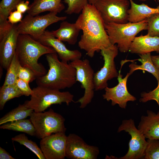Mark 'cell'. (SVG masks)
<instances>
[{"label":"cell","instance_id":"obj_3","mask_svg":"<svg viewBox=\"0 0 159 159\" xmlns=\"http://www.w3.org/2000/svg\"><path fill=\"white\" fill-rule=\"evenodd\" d=\"M15 53L21 66L31 69L37 78L47 73L44 67L38 62L40 57L56 52L52 48L43 45L29 35L19 34Z\"/></svg>","mask_w":159,"mask_h":159},{"label":"cell","instance_id":"obj_29","mask_svg":"<svg viewBox=\"0 0 159 159\" xmlns=\"http://www.w3.org/2000/svg\"><path fill=\"white\" fill-rule=\"evenodd\" d=\"M89 0H64V2L67 5L65 11L68 14H79L89 3Z\"/></svg>","mask_w":159,"mask_h":159},{"label":"cell","instance_id":"obj_28","mask_svg":"<svg viewBox=\"0 0 159 159\" xmlns=\"http://www.w3.org/2000/svg\"><path fill=\"white\" fill-rule=\"evenodd\" d=\"M24 0H1L0 3V19L7 20L10 13Z\"/></svg>","mask_w":159,"mask_h":159},{"label":"cell","instance_id":"obj_1","mask_svg":"<svg viewBox=\"0 0 159 159\" xmlns=\"http://www.w3.org/2000/svg\"><path fill=\"white\" fill-rule=\"evenodd\" d=\"M75 23L82 31L78 42L80 48L93 57L96 52L112 44L105 28V24L94 5L88 3L83 8Z\"/></svg>","mask_w":159,"mask_h":159},{"label":"cell","instance_id":"obj_6","mask_svg":"<svg viewBox=\"0 0 159 159\" xmlns=\"http://www.w3.org/2000/svg\"><path fill=\"white\" fill-rule=\"evenodd\" d=\"M29 119L34 127L36 136L39 139L53 133L65 132L66 130L64 124V118L51 108L47 111H34L30 116Z\"/></svg>","mask_w":159,"mask_h":159},{"label":"cell","instance_id":"obj_20","mask_svg":"<svg viewBox=\"0 0 159 159\" xmlns=\"http://www.w3.org/2000/svg\"><path fill=\"white\" fill-rule=\"evenodd\" d=\"M130 7L128 10V21L138 23L147 19L153 14H159V6L156 8H151L143 3L138 4L133 0H129Z\"/></svg>","mask_w":159,"mask_h":159},{"label":"cell","instance_id":"obj_39","mask_svg":"<svg viewBox=\"0 0 159 159\" xmlns=\"http://www.w3.org/2000/svg\"><path fill=\"white\" fill-rule=\"evenodd\" d=\"M98 0H89V3L94 5Z\"/></svg>","mask_w":159,"mask_h":159},{"label":"cell","instance_id":"obj_13","mask_svg":"<svg viewBox=\"0 0 159 159\" xmlns=\"http://www.w3.org/2000/svg\"><path fill=\"white\" fill-rule=\"evenodd\" d=\"M67 136L65 132L53 133L41 139L40 148L45 159H64Z\"/></svg>","mask_w":159,"mask_h":159},{"label":"cell","instance_id":"obj_8","mask_svg":"<svg viewBox=\"0 0 159 159\" xmlns=\"http://www.w3.org/2000/svg\"><path fill=\"white\" fill-rule=\"evenodd\" d=\"M94 5L105 23L128 22L129 0H98Z\"/></svg>","mask_w":159,"mask_h":159},{"label":"cell","instance_id":"obj_26","mask_svg":"<svg viewBox=\"0 0 159 159\" xmlns=\"http://www.w3.org/2000/svg\"><path fill=\"white\" fill-rule=\"evenodd\" d=\"M21 65L15 53L10 64L7 70L5 80L3 85L15 84L18 78V74Z\"/></svg>","mask_w":159,"mask_h":159},{"label":"cell","instance_id":"obj_41","mask_svg":"<svg viewBox=\"0 0 159 159\" xmlns=\"http://www.w3.org/2000/svg\"><path fill=\"white\" fill-rule=\"evenodd\" d=\"M158 2L159 3V0H157Z\"/></svg>","mask_w":159,"mask_h":159},{"label":"cell","instance_id":"obj_38","mask_svg":"<svg viewBox=\"0 0 159 159\" xmlns=\"http://www.w3.org/2000/svg\"><path fill=\"white\" fill-rule=\"evenodd\" d=\"M152 62L159 71V55H151Z\"/></svg>","mask_w":159,"mask_h":159},{"label":"cell","instance_id":"obj_11","mask_svg":"<svg viewBox=\"0 0 159 159\" xmlns=\"http://www.w3.org/2000/svg\"><path fill=\"white\" fill-rule=\"evenodd\" d=\"M117 44L112 45L107 48L100 51L103 57L104 63L103 67L95 73L94 82L95 90L104 89L108 86L107 81L117 77L119 73L116 69L114 59L118 54Z\"/></svg>","mask_w":159,"mask_h":159},{"label":"cell","instance_id":"obj_27","mask_svg":"<svg viewBox=\"0 0 159 159\" xmlns=\"http://www.w3.org/2000/svg\"><path fill=\"white\" fill-rule=\"evenodd\" d=\"M11 140L26 147L34 153L39 159H45L40 148L35 142L29 140L25 134L17 135L12 138Z\"/></svg>","mask_w":159,"mask_h":159},{"label":"cell","instance_id":"obj_16","mask_svg":"<svg viewBox=\"0 0 159 159\" xmlns=\"http://www.w3.org/2000/svg\"><path fill=\"white\" fill-rule=\"evenodd\" d=\"M19 34L16 25L12 24L7 32L0 38V66L6 70L15 54Z\"/></svg>","mask_w":159,"mask_h":159},{"label":"cell","instance_id":"obj_14","mask_svg":"<svg viewBox=\"0 0 159 159\" xmlns=\"http://www.w3.org/2000/svg\"><path fill=\"white\" fill-rule=\"evenodd\" d=\"M121 69L117 77L118 84L113 87H106L105 89V93L102 97L104 99L107 101L111 100L112 106L118 104L121 108L125 109L127 102H134L136 99L127 90V79L130 75V74L128 73L124 78H122V75L120 74Z\"/></svg>","mask_w":159,"mask_h":159},{"label":"cell","instance_id":"obj_12","mask_svg":"<svg viewBox=\"0 0 159 159\" xmlns=\"http://www.w3.org/2000/svg\"><path fill=\"white\" fill-rule=\"evenodd\" d=\"M99 153L98 148L87 144L80 137L74 134L67 136L65 157L72 159H96Z\"/></svg>","mask_w":159,"mask_h":159},{"label":"cell","instance_id":"obj_30","mask_svg":"<svg viewBox=\"0 0 159 159\" xmlns=\"http://www.w3.org/2000/svg\"><path fill=\"white\" fill-rule=\"evenodd\" d=\"M143 159H159V140L148 139Z\"/></svg>","mask_w":159,"mask_h":159},{"label":"cell","instance_id":"obj_33","mask_svg":"<svg viewBox=\"0 0 159 159\" xmlns=\"http://www.w3.org/2000/svg\"><path fill=\"white\" fill-rule=\"evenodd\" d=\"M140 97V102H146L150 100H155L159 107V81L158 82V86L155 89L148 92H142Z\"/></svg>","mask_w":159,"mask_h":159},{"label":"cell","instance_id":"obj_9","mask_svg":"<svg viewBox=\"0 0 159 159\" xmlns=\"http://www.w3.org/2000/svg\"><path fill=\"white\" fill-rule=\"evenodd\" d=\"M70 63L76 69L77 82L81 83V88L85 90L83 96L75 102L80 103V108H84L91 102L94 96V71L87 59H76Z\"/></svg>","mask_w":159,"mask_h":159},{"label":"cell","instance_id":"obj_18","mask_svg":"<svg viewBox=\"0 0 159 159\" xmlns=\"http://www.w3.org/2000/svg\"><path fill=\"white\" fill-rule=\"evenodd\" d=\"M129 51L139 55L152 52L159 53V37H152L147 34L136 37L130 47Z\"/></svg>","mask_w":159,"mask_h":159},{"label":"cell","instance_id":"obj_21","mask_svg":"<svg viewBox=\"0 0 159 159\" xmlns=\"http://www.w3.org/2000/svg\"><path fill=\"white\" fill-rule=\"evenodd\" d=\"M81 30L76 24L63 21L56 30L51 31L53 35L62 42H67L70 45L75 44Z\"/></svg>","mask_w":159,"mask_h":159},{"label":"cell","instance_id":"obj_22","mask_svg":"<svg viewBox=\"0 0 159 159\" xmlns=\"http://www.w3.org/2000/svg\"><path fill=\"white\" fill-rule=\"evenodd\" d=\"M139 55L140 59L138 60L141 62L142 64L138 65L134 63L130 64L129 65L130 70L129 72L130 75L136 70L146 71L153 75L158 82L159 81V71L152 62L150 53Z\"/></svg>","mask_w":159,"mask_h":159},{"label":"cell","instance_id":"obj_36","mask_svg":"<svg viewBox=\"0 0 159 159\" xmlns=\"http://www.w3.org/2000/svg\"><path fill=\"white\" fill-rule=\"evenodd\" d=\"M29 3V2L28 0L21 1L17 5L16 10L22 14L24 13L28 10Z\"/></svg>","mask_w":159,"mask_h":159},{"label":"cell","instance_id":"obj_34","mask_svg":"<svg viewBox=\"0 0 159 159\" xmlns=\"http://www.w3.org/2000/svg\"><path fill=\"white\" fill-rule=\"evenodd\" d=\"M15 84L23 93V95L28 96L31 95L32 89L30 87L29 83L19 78L17 80Z\"/></svg>","mask_w":159,"mask_h":159},{"label":"cell","instance_id":"obj_10","mask_svg":"<svg viewBox=\"0 0 159 159\" xmlns=\"http://www.w3.org/2000/svg\"><path fill=\"white\" fill-rule=\"evenodd\" d=\"M127 132L131 137L128 144L129 148L126 154L120 159H143L148 144L146 138L137 128L133 120L130 119L122 121L117 132Z\"/></svg>","mask_w":159,"mask_h":159},{"label":"cell","instance_id":"obj_19","mask_svg":"<svg viewBox=\"0 0 159 159\" xmlns=\"http://www.w3.org/2000/svg\"><path fill=\"white\" fill-rule=\"evenodd\" d=\"M64 5L61 0H33L29 6L28 14L33 16L38 15L41 13L49 12L60 13L64 9Z\"/></svg>","mask_w":159,"mask_h":159},{"label":"cell","instance_id":"obj_40","mask_svg":"<svg viewBox=\"0 0 159 159\" xmlns=\"http://www.w3.org/2000/svg\"><path fill=\"white\" fill-rule=\"evenodd\" d=\"M146 0H139V1H146Z\"/></svg>","mask_w":159,"mask_h":159},{"label":"cell","instance_id":"obj_35","mask_svg":"<svg viewBox=\"0 0 159 159\" xmlns=\"http://www.w3.org/2000/svg\"><path fill=\"white\" fill-rule=\"evenodd\" d=\"M22 14L16 10L11 11L8 17V20L12 24H15L18 22H20L22 19Z\"/></svg>","mask_w":159,"mask_h":159},{"label":"cell","instance_id":"obj_17","mask_svg":"<svg viewBox=\"0 0 159 159\" xmlns=\"http://www.w3.org/2000/svg\"><path fill=\"white\" fill-rule=\"evenodd\" d=\"M147 114L141 116L137 128L146 138L159 140V111L147 110Z\"/></svg>","mask_w":159,"mask_h":159},{"label":"cell","instance_id":"obj_4","mask_svg":"<svg viewBox=\"0 0 159 159\" xmlns=\"http://www.w3.org/2000/svg\"><path fill=\"white\" fill-rule=\"evenodd\" d=\"M105 24L111 44H117L118 50L122 53L129 51L130 47L138 34L148 29L147 19L138 23L128 22L124 24Z\"/></svg>","mask_w":159,"mask_h":159},{"label":"cell","instance_id":"obj_25","mask_svg":"<svg viewBox=\"0 0 159 159\" xmlns=\"http://www.w3.org/2000/svg\"><path fill=\"white\" fill-rule=\"evenodd\" d=\"M23 95L16 84L3 85L0 89V110H2L6 103L16 97Z\"/></svg>","mask_w":159,"mask_h":159},{"label":"cell","instance_id":"obj_32","mask_svg":"<svg viewBox=\"0 0 159 159\" xmlns=\"http://www.w3.org/2000/svg\"><path fill=\"white\" fill-rule=\"evenodd\" d=\"M37 77L35 73L27 67H20L18 74V78L21 79L28 83L32 82L36 79Z\"/></svg>","mask_w":159,"mask_h":159},{"label":"cell","instance_id":"obj_2","mask_svg":"<svg viewBox=\"0 0 159 159\" xmlns=\"http://www.w3.org/2000/svg\"><path fill=\"white\" fill-rule=\"evenodd\" d=\"M46 57L49 69L45 75L37 78V86L60 90L75 84L76 70L70 63L60 61L57 53L47 54Z\"/></svg>","mask_w":159,"mask_h":159},{"label":"cell","instance_id":"obj_7","mask_svg":"<svg viewBox=\"0 0 159 159\" xmlns=\"http://www.w3.org/2000/svg\"><path fill=\"white\" fill-rule=\"evenodd\" d=\"M52 12L44 15L33 16L27 14L16 25L19 34L30 35L34 39L41 35L51 24L67 19L66 16H58Z\"/></svg>","mask_w":159,"mask_h":159},{"label":"cell","instance_id":"obj_23","mask_svg":"<svg viewBox=\"0 0 159 159\" xmlns=\"http://www.w3.org/2000/svg\"><path fill=\"white\" fill-rule=\"evenodd\" d=\"M0 128L23 132L31 136H36L34 127L30 119H25L8 122L1 125Z\"/></svg>","mask_w":159,"mask_h":159},{"label":"cell","instance_id":"obj_31","mask_svg":"<svg viewBox=\"0 0 159 159\" xmlns=\"http://www.w3.org/2000/svg\"><path fill=\"white\" fill-rule=\"evenodd\" d=\"M147 19V34L152 37H159V14H153Z\"/></svg>","mask_w":159,"mask_h":159},{"label":"cell","instance_id":"obj_37","mask_svg":"<svg viewBox=\"0 0 159 159\" xmlns=\"http://www.w3.org/2000/svg\"><path fill=\"white\" fill-rule=\"evenodd\" d=\"M0 159H15L4 149L0 147Z\"/></svg>","mask_w":159,"mask_h":159},{"label":"cell","instance_id":"obj_24","mask_svg":"<svg viewBox=\"0 0 159 159\" xmlns=\"http://www.w3.org/2000/svg\"><path fill=\"white\" fill-rule=\"evenodd\" d=\"M34 112L33 109L26 107L24 104H19L0 119V125L15 121L25 119L30 117Z\"/></svg>","mask_w":159,"mask_h":159},{"label":"cell","instance_id":"obj_15","mask_svg":"<svg viewBox=\"0 0 159 159\" xmlns=\"http://www.w3.org/2000/svg\"><path fill=\"white\" fill-rule=\"evenodd\" d=\"M46 46L52 48L62 61L68 62L80 59L82 54L78 50L68 49L61 41L55 37L51 31L45 30L40 36L34 39Z\"/></svg>","mask_w":159,"mask_h":159},{"label":"cell","instance_id":"obj_5","mask_svg":"<svg viewBox=\"0 0 159 159\" xmlns=\"http://www.w3.org/2000/svg\"><path fill=\"white\" fill-rule=\"evenodd\" d=\"M73 95L68 91L38 86L32 89L30 99L24 104L34 112H43L53 104L61 105L65 103L67 105L73 100Z\"/></svg>","mask_w":159,"mask_h":159}]
</instances>
